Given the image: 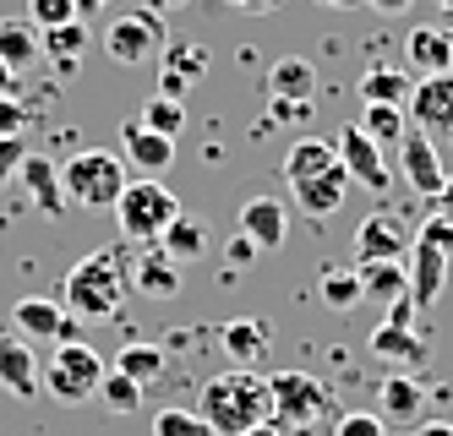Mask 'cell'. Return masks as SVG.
Masks as SVG:
<instances>
[{"label": "cell", "mask_w": 453, "mask_h": 436, "mask_svg": "<svg viewBox=\"0 0 453 436\" xmlns=\"http://www.w3.org/2000/svg\"><path fill=\"white\" fill-rule=\"evenodd\" d=\"M126 289H132V267L115 246L88 251L66 279H60V306H66L77 322H115L126 306Z\"/></svg>", "instance_id": "obj_1"}, {"label": "cell", "mask_w": 453, "mask_h": 436, "mask_svg": "<svg viewBox=\"0 0 453 436\" xmlns=\"http://www.w3.org/2000/svg\"><path fill=\"white\" fill-rule=\"evenodd\" d=\"M273 409V398H268V377H257L251 365H235V371H219L208 387H203V404L197 415L208 420L213 436H241L251 425H263Z\"/></svg>", "instance_id": "obj_2"}, {"label": "cell", "mask_w": 453, "mask_h": 436, "mask_svg": "<svg viewBox=\"0 0 453 436\" xmlns=\"http://www.w3.org/2000/svg\"><path fill=\"white\" fill-rule=\"evenodd\" d=\"M104 355L93 349L88 339H60V344H50V355H44V393L55 398L60 409H82V404H93L99 398V382H104Z\"/></svg>", "instance_id": "obj_3"}, {"label": "cell", "mask_w": 453, "mask_h": 436, "mask_svg": "<svg viewBox=\"0 0 453 436\" xmlns=\"http://www.w3.org/2000/svg\"><path fill=\"white\" fill-rule=\"evenodd\" d=\"M115 224H120V234L126 241H137V246H153L158 234H165L186 208H180V196L165 186V180H153V175H142V180H126V191L115 196Z\"/></svg>", "instance_id": "obj_4"}, {"label": "cell", "mask_w": 453, "mask_h": 436, "mask_svg": "<svg viewBox=\"0 0 453 436\" xmlns=\"http://www.w3.org/2000/svg\"><path fill=\"white\" fill-rule=\"evenodd\" d=\"M126 158L104 153V148H82L60 164V191L72 208H115V196L126 191Z\"/></svg>", "instance_id": "obj_5"}, {"label": "cell", "mask_w": 453, "mask_h": 436, "mask_svg": "<svg viewBox=\"0 0 453 436\" xmlns=\"http://www.w3.org/2000/svg\"><path fill=\"white\" fill-rule=\"evenodd\" d=\"M268 398H273L268 420L284 436H301V431H311L322 415H328V387H322L311 371H279V377H268Z\"/></svg>", "instance_id": "obj_6"}, {"label": "cell", "mask_w": 453, "mask_h": 436, "mask_svg": "<svg viewBox=\"0 0 453 436\" xmlns=\"http://www.w3.org/2000/svg\"><path fill=\"white\" fill-rule=\"evenodd\" d=\"M165 44H170V39H165V22H158L153 6L120 11V17L104 27V55H110L115 65H142V60H153Z\"/></svg>", "instance_id": "obj_7"}, {"label": "cell", "mask_w": 453, "mask_h": 436, "mask_svg": "<svg viewBox=\"0 0 453 436\" xmlns=\"http://www.w3.org/2000/svg\"><path fill=\"white\" fill-rule=\"evenodd\" d=\"M12 333H22L27 344H60V339H82V322L55 294H27L12 306Z\"/></svg>", "instance_id": "obj_8"}, {"label": "cell", "mask_w": 453, "mask_h": 436, "mask_svg": "<svg viewBox=\"0 0 453 436\" xmlns=\"http://www.w3.org/2000/svg\"><path fill=\"white\" fill-rule=\"evenodd\" d=\"M404 115L415 131H426V137L437 142V131L442 137H453V72H437V77H420L404 98Z\"/></svg>", "instance_id": "obj_9"}, {"label": "cell", "mask_w": 453, "mask_h": 436, "mask_svg": "<svg viewBox=\"0 0 453 436\" xmlns=\"http://www.w3.org/2000/svg\"><path fill=\"white\" fill-rule=\"evenodd\" d=\"M334 153H339V164H344V175H349V186H366V191H388L394 186V175H388V158H382V148L366 137L361 126H344L339 131V142H334Z\"/></svg>", "instance_id": "obj_10"}, {"label": "cell", "mask_w": 453, "mask_h": 436, "mask_svg": "<svg viewBox=\"0 0 453 436\" xmlns=\"http://www.w3.org/2000/svg\"><path fill=\"white\" fill-rule=\"evenodd\" d=\"M0 393L17 398V404L39 398V349L12 327H0Z\"/></svg>", "instance_id": "obj_11"}, {"label": "cell", "mask_w": 453, "mask_h": 436, "mask_svg": "<svg viewBox=\"0 0 453 436\" xmlns=\"http://www.w3.org/2000/svg\"><path fill=\"white\" fill-rule=\"evenodd\" d=\"M399 170H404L410 191H420V196H437V191H442V180H448L437 142L426 137V131H415V126L399 137Z\"/></svg>", "instance_id": "obj_12"}, {"label": "cell", "mask_w": 453, "mask_h": 436, "mask_svg": "<svg viewBox=\"0 0 453 436\" xmlns=\"http://www.w3.org/2000/svg\"><path fill=\"white\" fill-rule=\"evenodd\" d=\"M410 251V229L394 218V213H372L355 229V267L361 262H404Z\"/></svg>", "instance_id": "obj_13"}, {"label": "cell", "mask_w": 453, "mask_h": 436, "mask_svg": "<svg viewBox=\"0 0 453 436\" xmlns=\"http://www.w3.org/2000/svg\"><path fill=\"white\" fill-rule=\"evenodd\" d=\"M410 262H404V279H410V300H415V311H426V306H437V294H442V284H448V251L442 246H432V241H410Z\"/></svg>", "instance_id": "obj_14"}, {"label": "cell", "mask_w": 453, "mask_h": 436, "mask_svg": "<svg viewBox=\"0 0 453 436\" xmlns=\"http://www.w3.org/2000/svg\"><path fill=\"white\" fill-rule=\"evenodd\" d=\"M289 196H296V208L306 218H334L344 208V196H349V175H344V164H328L322 175H306V180H289Z\"/></svg>", "instance_id": "obj_15"}, {"label": "cell", "mask_w": 453, "mask_h": 436, "mask_svg": "<svg viewBox=\"0 0 453 436\" xmlns=\"http://www.w3.org/2000/svg\"><path fill=\"white\" fill-rule=\"evenodd\" d=\"M120 153L132 170L142 175H165L170 164H175V137H158V131H148L142 120H126L120 126Z\"/></svg>", "instance_id": "obj_16"}, {"label": "cell", "mask_w": 453, "mask_h": 436, "mask_svg": "<svg viewBox=\"0 0 453 436\" xmlns=\"http://www.w3.org/2000/svg\"><path fill=\"white\" fill-rule=\"evenodd\" d=\"M404 60H410V72H415V77L453 72V33H448V27H437V22L410 27V39H404Z\"/></svg>", "instance_id": "obj_17"}, {"label": "cell", "mask_w": 453, "mask_h": 436, "mask_svg": "<svg viewBox=\"0 0 453 436\" xmlns=\"http://www.w3.org/2000/svg\"><path fill=\"white\" fill-rule=\"evenodd\" d=\"M241 234L257 251H279L284 234H289V208L279 203V196H251V203L241 208Z\"/></svg>", "instance_id": "obj_18"}, {"label": "cell", "mask_w": 453, "mask_h": 436, "mask_svg": "<svg viewBox=\"0 0 453 436\" xmlns=\"http://www.w3.org/2000/svg\"><path fill=\"white\" fill-rule=\"evenodd\" d=\"M132 289L148 294V300H170V294H180V262L153 241L142 256H132Z\"/></svg>", "instance_id": "obj_19"}, {"label": "cell", "mask_w": 453, "mask_h": 436, "mask_svg": "<svg viewBox=\"0 0 453 436\" xmlns=\"http://www.w3.org/2000/svg\"><path fill=\"white\" fill-rule=\"evenodd\" d=\"M17 180L27 186V203L34 208H44V218H60L72 203H66V191H60V164H50L44 153H27L22 158V170H17Z\"/></svg>", "instance_id": "obj_20"}, {"label": "cell", "mask_w": 453, "mask_h": 436, "mask_svg": "<svg viewBox=\"0 0 453 436\" xmlns=\"http://www.w3.org/2000/svg\"><path fill=\"white\" fill-rule=\"evenodd\" d=\"M39 55L55 60L60 77H72L77 65H82V55H88V22L72 17V22H60V27H44L39 33Z\"/></svg>", "instance_id": "obj_21"}, {"label": "cell", "mask_w": 453, "mask_h": 436, "mask_svg": "<svg viewBox=\"0 0 453 436\" xmlns=\"http://www.w3.org/2000/svg\"><path fill=\"white\" fill-rule=\"evenodd\" d=\"M268 339H273V327H268V322H257V317H235V322H224V327H219V344H224V355H230L235 365L263 360Z\"/></svg>", "instance_id": "obj_22"}, {"label": "cell", "mask_w": 453, "mask_h": 436, "mask_svg": "<svg viewBox=\"0 0 453 436\" xmlns=\"http://www.w3.org/2000/svg\"><path fill=\"white\" fill-rule=\"evenodd\" d=\"M372 355L377 360H394V365H420L426 360V333L420 327H394V322H382L372 333Z\"/></svg>", "instance_id": "obj_23"}, {"label": "cell", "mask_w": 453, "mask_h": 436, "mask_svg": "<svg viewBox=\"0 0 453 436\" xmlns=\"http://www.w3.org/2000/svg\"><path fill=\"white\" fill-rule=\"evenodd\" d=\"M0 60H6L12 72H27V65L39 60V27L27 17H0Z\"/></svg>", "instance_id": "obj_24"}, {"label": "cell", "mask_w": 453, "mask_h": 436, "mask_svg": "<svg viewBox=\"0 0 453 436\" xmlns=\"http://www.w3.org/2000/svg\"><path fill=\"white\" fill-rule=\"evenodd\" d=\"M355 279H361V294L382 300V306H394V300H404V294H410L404 262H361V267H355Z\"/></svg>", "instance_id": "obj_25"}, {"label": "cell", "mask_w": 453, "mask_h": 436, "mask_svg": "<svg viewBox=\"0 0 453 436\" xmlns=\"http://www.w3.org/2000/svg\"><path fill=\"white\" fill-rule=\"evenodd\" d=\"M158 246H165L175 262H203L208 256V224L191 218V213H180L165 234H158Z\"/></svg>", "instance_id": "obj_26"}, {"label": "cell", "mask_w": 453, "mask_h": 436, "mask_svg": "<svg viewBox=\"0 0 453 436\" xmlns=\"http://www.w3.org/2000/svg\"><path fill=\"white\" fill-rule=\"evenodd\" d=\"M410 88H415V77L399 72V65H372V72L361 77V98H366V104H399L404 110Z\"/></svg>", "instance_id": "obj_27"}, {"label": "cell", "mask_w": 453, "mask_h": 436, "mask_svg": "<svg viewBox=\"0 0 453 436\" xmlns=\"http://www.w3.org/2000/svg\"><path fill=\"white\" fill-rule=\"evenodd\" d=\"M328 164H339L334 142H322V137H301L296 148L284 153V186H289V180H306V175H322Z\"/></svg>", "instance_id": "obj_28"}, {"label": "cell", "mask_w": 453, "mask_h": 436, "mask_svg": "<svg viewBox=\"0 0 453 436\" xmlns=\"http://www.w3.org/2000/svg\"><path fill=\"white\" fill-rule=\"evenodd\" d=\"M311 88H317V72L301 55H284V60L268 65V93L273 98H311Z\"/></svg>", "instance_id": "obj_29"}, {"label": "cell", "mask_w": 453, "mask_h": 436, "mask_svg": "<svg viewBox=\"0 0 453 436\" xmlns=\"http://www.w3.org/2000/svg\"><path fill=\"white\" fill-rule=\"evenodd\" d=\"M317 294H322V306H328V311H355V306H361V279H355V267H322V279H317Z\"/></svg>", "instance_id": "obj_30"}, {"label": "cell", "mask_w": 453, "mask_h": 436, "mask_svg": "<svg viewBox=\"0 0 453 436\" xmlns=\"http://www.w3.org/2000/svg\"><path fill=\"white\" fill-rule=\"evenodd\" d=\"M377 398H382V409L394 415V420H415L420 409H426V387H420L415 377H404V371H394V377H388Z\"/></svg>", "instance_id": "obj_31"}, {"label": "cell", "mask_w": 453, "mask_h": 436, "mask_svg": "<svg viewBox=\"0 0 453 436\" xmlns=\"http://www.w3.org/2000/svg\"><path fill=\"white\" fill-rule=\"evenodd\" d=\"M355 126H361V131H366V137H372L377 148H388V142L399 148V137L410 131V115H404L399 104H366V110H361V120H355Z\"/></svg>", "instance_id": "obj_32"}, {"label": "cell", "mask_w": 453, "mask_h": 436, "mask_svg": "<svg viewBox=\"0 0 453 436\" xmlns=\"http://www.w3.org/2000/svg\"><path fill=\"white\" fill-rule=\"evenodd\" d=\"M115 371H126L137 387H148V382L165 377V349H158V344H126L120 360H115Z\"/></svg>", "instance_id": "obj_33"}, {"label": "cell", "mask_w": 453, "mask_h": 436, "mask_svg": "<svg viewBox=\"0 0 453 436\" xmlns=\"http://www.w3.org/2000/svg\"><path fill=\"white\" fill-rule=\"evenodd\" d=\"M148 131H158V137H180L186 131V104L180 98H165V93H153L148 104H142V115H137Z\"/></svg>", "instance_id": "obj_34"}, {"label": "cell", "mask_w": 453, "mask_h": 436, "mask_svg": "<svg viewBox=\"0 0 453 436\" xmlns=\"http://www.w3.org/2000/svg\"><path fill=\"white\" fill-rule=\"evenodd\" d=\"M158 55H165V77H175V82H186V88L208 72V50H203V44H165Z\"/></svg>", "instance_id": "obj_35"}, {"label": "cell", "mask_w": 453, "mask_h": 436, "mask_svg": "<svg viewBox=\"0 0 453 436\" xmlns=\"http://www.w3.org/2000/svg\"><path fill=\"white\" fill-rule=\"evenodd\" d=\"M99 404H104L110 415H132V409H142V387L126 377V371H104V382H99Z\"/></svg>", "instance_id": "obj_36"}, {"label": "cell", "mask_w": 453, "mask_h": 436, "mask_svg": "<svg viewBox=\"0 0 453 436\" xmlns=\"http://www.w3.org/2000/svg\"><path fill=\"white\" fill-rule=\"evenodd\" d=\"M153 436H213V431H208V420L197 409H158Z\"/></svg>", "instance_id": "obj_37"}, {"label": "cell", "mask_w": 453, "mask_h": 436, "mask_svg": "<svg viewBox=\"0 0 453 436\" xmlns=\"http://www.w3.org/2000/svg\"><path fill=\"white\" fill-rule=\"evenodd\" d=\"M72 17H77L72 0H27V22H34L39 33H44V27H60V22H72Z\"/></svg>", "instance_id": "obj_38"}, {"label": "cell", "mask_w": 453, "mask_h": 436, "mask_svg": "<svg viewBox=\"0 0 453 436\" xmlns=\"http://www.w3.org/2000/svg\"><path fill=\"white\" fill-rule=\"evenodd\" d=\"M22 126H27V104L17 93H0V137H22Z\"/></svg>", "instance_id": "obj_39"}, {"label": "cell", "mask_w": 453, "mask_h": 436, "mask_svg": "<svg viewBox=\"0 0 453 436\" xmlns=\"http://www.w3.org/2000/svg\"><path fill=\"white\" fill-rule=\"evenodd\" d=\"M334 436H388V425L377 420V415H339V425H334Z\"/></svg>", "instance_id": "obj_40"}, {"label": "cell", "mask_w": 453, "mask_h": 436, "mask_svg": "<svg viewBox=\"0 0 453 436\" xmlns=\"http://www.w3.org/2000/svg\"><path fill=\"white\" fill-rule=\"evenodd\" d=\"M22 158H27V142H22V137H0V186H6V180H17Z\"/></svg>", "instance_id": "obj_41"}, {"label": "cell", "mask_w": 453, "mask_h": 436, "mask_svg": "<svg viewBox=\"0 0 453 436\" xmlns=\"http://www.w3.org/2000/svg\"><path fill=\"white\" fill-rule=\"evenodd\" d=\"M268 120H289V126H306L311 120V98H273Z\"/></svg>", "instance_id": "obj_42"}, {"label": "cell", "mask_w": 453, "mask_h": 436, "mask_svg": "<svg viewBox=\"0 0 453 436\" xmlns=\"http://www.w3.org/2000/svg\"><path fill=\"white\" fill-rule=\"evenodd\" d=\"M257 256H263V251H257V246L246 241V234H235V241L224 246V262H230V273H241V267H251Z\"/></svg>", "instance_id": "obj_43"}, {"label": "cell", "mask_w": 453, "mask_h": 436, "mask_svg": "<svg viewBox=\"0 0 453 436\" xmlns=\"http://www.w3.org/2000/svg\"><path fill=\"white\" fill-rule=\"evenodd\" d=\"M420 241H432V246H442V251L453 256V224H448V218H426V229H420Z\"/></svg>", "instance_id": "obj_44"}, {"label": "cell", "mask_w": 453, "mask_h": 436, "mask_svg": "<svg viewBox=\"0 0 453 436\" xmlns=\"http://www.w3.org/2000/svg\"><path fill=\"white\" fill-rule=\"evenodd\" d=\"M230 11H246V17H268V11H279L284 0H224Z\"/></svg>", "instance_id": "obj_45"}, {"label": "cell", "mask_w": 453, "mask_h": 436, "mask_svg": "<svg viewBox=\"0 0 453 436\" xmlns=\"http://www.w3.org/2000/svg\"><path fill=\"white\" fill-rule=\"evenodd\" d=\"M432 203H437V218H448V224H453V175L442 180V191L432 196Z\"/></svg>", "instance_id": "obj_46"}, {"label": "cell", "mask_w": 453, "mask_h": 436, "mask_svg": "<svg viewBox=\"0 0 453 436\" xmlns=\"http://www.w3.org/2000/svg\"><path fill=\"white\" fill-rule=\"evenodd\" d=\"M366 6H372V11H382V17H404L415 0H366Z\"/></svg>", "instance_id": "obj_47"}, {"label": "cell", "mask_w": 453, "mask_h": 436, "mask_svg": "<svg viewBox=\"0 0 453 436\" xmlns=\"http://www.w3.org/2000/svg\"><path fill=\"white\" fill-rule=\"evenodd\" d=\"M72 6H77V17H82V22H88V17H99V11H104V6H110V0H72Z\"/></svg>", "instance_id": "obj_48"}, {"label": "cell", "mask_w": 453, "mask_h": 436, "mask_svg": "<svg viewBox=\"0 0 453 436\" xmlns=\"http://www.w3.org/2000/svg\"><path fill=\"white\" fill-rule=\"evenodd\" d=\"M0 93H17V72H12L6 60H0Z\"/></svg>", "instance_id": "obj_49"}, {"label": "cell", "mask_w": 453, "mask_h": 436, "mask_svg": "<svg viewBox=\"0 0 453 436\" xmlns=\"http://www.w3.org/2000/svg\"><path fill=\"white\" fill-rule=\"evenodd\" d=\"M317 6H328V11H355V6H366V0H317Z\"/></svg>", "instance_id": "obj_50"}, {"label": "cell", "mask_w": 453, "mask_h": 436, "mask_svg": "<svg viewBox=\"0 0 453 436\" xmlns=\"http://www.w3.org/2000/svg\"><path fill=\"white\" fill-rule=\"evenodd\" d=\"M241 436H284V431H279L273 420H263V425H251V431H241Z\"/></svg>", "instance_id": "obj_51"}, {"label": "cell", "mask_w": 453, "mask_h": 436, "mask_svg": "<svg viewBox=\"0 0 453 436\" xmlns=\"http://www.w3.org/2000/svg\"><path fill=\"white\" fill-rule=\"evenodd\" d=\"M180 6H191V0H153V11H180Z\"/></svg>", "instance_id": "obj_52"}, {"label": "cell", "mask_w": 453, "mask_h": 436, "mask_svg": "<svg viewBox=\"0 0 453 436\" xmlns=\"http://www.w3.org/2000/svg\"><path fill=\"white\" fill-rule=\"evenodd\" d=\"M420 436H453V425H442V420H437V425H426Z\"/></svg>", "instance_id": "obj_53"}, {"label": "cell", "mask_w": 453, "mask_h": 436, "mask_svg": "<svg viewBox=\"0 0 453 436\" xmlns=\"http://www.w3.org/2000/svg\"><path fill=\"white\" fill-rule=\"evenodd\" d=\"M437 6H442V17H448V22H453V0H437Z\"/></svg>", "instance_id": "obj_54"}]
</instances>
